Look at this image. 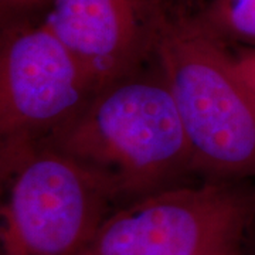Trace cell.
<instances>
[{"instance_id": "6da1fadb", "label": "cell", "mask_w": 255, "mask_h": 255, "mask_svg": "<svg viewBox=\"0 0 255 255\" xmlns=\"http://www.w3.org/2000/svg\"><path fill=\"white\" fill-rule=\"evenodd\" d=\"M110 183L118 207L180 184L194 170L187 137L163 74L111 82L75 117L38 140Z\"/></svg>"}, {"instance_id": "7a4b0ae2", "label": "cell", "mask_w": 255, "mask_h": 255, "mask_svg": "<svg viewBox=\"0 0 255 255\" xmlns=\"http://www.w3.org/2000/svg\"><path fill=\"white\" fill-rule=\"evenodd\" d=\"M153 55L182 121L193 169L211 179L255 177V100L228 44L196 16L164 10Z\"/></svg>"}, {"instance_id": "3957f363", "label": "cell", "mask_w": 255, "mask_h": 255, "mask_svg": "<svg viewBox=\"0 0 255 255\" xmlns=\"http://www.w3.org/2000/svg\"><path fill=\"white\" fill-rule=\"evenodd\" d=\"M1 255H81L118 209L100 173L44 143L3 152Z\"/></svg>"}, {"instance_id": "277c9868", "label": "cell", "mask_w": 255, "mask_h": 255, "mask_svg": "<svg viewBox=\"0 0 255 255\" xmlns=\"http://www.w3.org/2000/svg\"><path fill=\"white\" fill-rule=\"evenodd\" d=\"M255 227V186L210 179L115 209L81 255H244Z\"/></svg>"}, {"instance_id": "5b68a950", "label": "cell", "mask_w": 255, "mask_h": 255, "mask_svg": "<svg viewBox=\"0 0 255 255\" xmlns=\"http://www.w3.org/2000/svg\"><path fill=\"white\" fill-rule=\"evenodd\" d=\"M97 91L90 71L44 21L9 28L0 53L1 152L37 143Z\"/></svg>"}, {"instance_id": "8992f818", "label": "cell", "mask_w": 255, "mask_h": 255, "mask_svg": "<svg viewBox=\"0 0 255 255\" xmlns=\"http://www.w3.org/2000/svg\"><path fill=\"white\" fill-rule=\"evenodd\" d=\"M43 20L80 58L98 90L129 74L153 54L160 0H48Z\"/></svg>"}, {"instance_id": "52a82bcc", "label": "cell", "mask_w": 255, "mask_h": 255, "mask_svg": "<svg viewBox=\"0 0 255 255\" xmlns=\"http://www.w3.org/2000/svg\"><path fill=\"white\" fill-rule=\"evenodd\" d=\"M196 18L226 44L255 46V0H209Z\"/></svg>"}, {"instance_id": "ba28073f", "label": "cell", "mask_w": 255, "mask_h": 255, "mask_svg": "<svg viewBox=\"0 0 255 255\" xmlns=\"http://www.w3.org/2000/svg\"><path fill=\"white\" fill-rule=\"evenodd\" d=\"M231 60L240 78L246 84L255 100V46H241L234 53L231 50Z\"/></svg>"}, {"instance_id": "9c48e42d", "label": "cell", "mask_w": 255, "mask_h": 255, "mask_svg": "<svg viewBox=\"0 0 255 255\" xmlns=\"http://www.w3.org/2000/svg\"><path fill=\"white\" fill-rule=\"evenodd\" d=\"M43 3H48V0H0L1 16L6 17V16H13L17 13L28 11Z\"/></svg>"}, {"instance_id": "30bf717a", "label": "cell", "mask_w": 255, "mask_h": 255, "mask_svg": "<svg viewBox=\"0 0 255 255\" xmlns=\"http://www.w3.org/2000/svg\"><path fill=\"white\" fill-rule=\"evenodd\" d=\"M244 255H255V227L251 230L244 247Z\"/></svg>"}]
</instances>
